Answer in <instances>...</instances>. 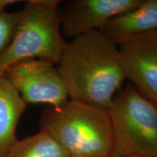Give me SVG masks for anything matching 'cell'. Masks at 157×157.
<instances>
[{
    "label": "cell",
    "instance_id": "cell-11",
    "mask_svg": "<svg viewBox=\"0 0 157 157\" xmlns=\"http://www.w3.org/2000/svg\"><path fill=\"white\" fill-rule=\"evenodd\" d=\"M21 12L0 13V54L10 42L18 23Z\"/></svg>",
    "mask_w": 157,
    "mask_h": 157
},
{
    "label": "cell",
    "instance_id": "cell-5",
    "mask_svg": "<svg viewBox=\"0 0 157 157\" xmlns=\"http://www.w3.org/2000/svg\"><path fill=\"white\" fill-rule=\"evenodd\" d=\"M27 104L57 106L68 100L64 83L53 63L29 59L10 66L3 74Z\"/></svg>",
    "mask_w": 157,
    "mask_h": 157
},
{
    "label": "cell",
    "instance_id": "cell-4",
    "mask_svg": "<svg viewBox=\"0 0 157 157\" xmlns=\"http://www.w3.org/2000/svg\"><path fill=\"white\" fill-rule=\"evenodd\" d=\"M113 135L112 157L157 156V105L128 83L107 108Z\"/></svg>",
    "mask_w": 157,
    "mask_h": 157
},
{
    "label": "cell",
    "instance_id": "cell-8",
    "mask_svg": "<svg viewBox=\"0 0 157 157\" xmlns=\"http://www.w3.org/2000/svg\"><path fill=\"white\" fill-rule=\"evenodd\" d=\"M157 30V0H143L140 6L109 21L101 31L117 46L137 35Z\"/></svg>",
    "mask_w": 157,
    "mask_h": 157
},
{
    "label": "cell",
    "instance_id": "cell-3",
    "mask_svg": "<svg viewBox=\"0 0 157 157\" xmlns=\"http://www.w3.org/2000/svg\"><path fill=\"white\" fill-rule=\"evenodd\" d=\"M58 0H29L21 10L14 35L0 54V76L29 59L58 64L66 42L62 36Z\"/></svg>",
    "mask_w": 157,
    "mask_h": 157
},
{
    "label": "cell",
    "instance_id": "cell-1",
    "mask_svg": "<svg viewBox=\"0 0 157 157\" xmlns=\"http://www.w3.org/2000/svg\"><path fill=\"white\" fill-rule=\"evenodd\" d=\"M57 65L68 99L106 109L126 79L119 48L100 31L66 42Z\"/></svg>",
    "mask_w": 157,
    "mask_h": 157
},
{
    "label": "cell",
    "instance_id": "cell-2",
    "mask_svg": "<svg viewBox=\"0 0 157 157\" xmlns=\"http://www.w3.org/2000/svg\"><path fill=\"white\" fill-rule=\"evenodd\" d=\"M39 124L69 157H112V129L106 109L68 99L43 109Z\"/></svg>",
    "mask_w": 157,
    "mask_h": 157
},
{
    "label": "cell",
    "instance_id": "cell-9",
    "mask_svg": "<svg viewBox=\"0 0 157 157\" xmlns=\"http://www.w3.org/2000/svg\"><path fill=\"white\" fill-rule=\"evenodd\" d=\"M27 103L4 76H0V157L17 140L16 127Z\"/></svg>",
    "mask_w": 157,
    "mask_h": 157
},
{
    "label": "cell",
    "instance_id": "cell-6",
    "mask_svg": "<svg viewBox=\"0 0 157 157\" xmlns=\"http://www.w3.org/2000/svg\"><path fill=\"white\" fill-rule=\"evenodd\" d=\"M143 0H69L58 9L61 32L74 39L94 31L123 13L135 9Z\"/></svg>",
    "mask_w": 157,
    "mask_h": 157
},
{
    "label": "cell",
    "instance_id": "cell-13",
    "mask_svg": "<svg viewBox=\"0 0 157 157\" xmlns=\"http://www.w3.org/2000/svg\"><path fill=\"white\" fill-rule=\"evenodd\" d=\"M124 157H157V156H124Z\"/></svg>",
    "mask_w": 157,
    "mask_h": 157
},
{
    "label": "cell",
    "instance_id": "cell-10",
    "mask_svg": "<svg viewBox=\"0 0 157 157\" xmlns=\"http://www.w3.org/2000/svg\"><path fill=\"white\" fill-rule=\"evenodd\" d=\"M4 157H69L66 151L43 130L14 143Z\"/></svg>",
    "mask_w": 157,
    "mask_h": 157
},
{
    "label": "cell",
    "instance_id": "cell-12",
    "mask_svg": "<svg viewBox=\"0 0 157 157\" xmlns=\"http://www.w3.org/2000/svg\"><path fill=\"white\" fill-rule=\"evenodd\" d=\"M17 2L18 1H16V0H0V13L5 12V9L7 6L13 5Z\"/></svg>",
    "mask_w": 157,
    "mask_h": 157
},
{
    "label": "cell",
    "instance_id": "cell-7",
    "mask_svg": "<svg viewBox=\"0 0 157 157\" xmlns=\"http://www.w3.org/2000/svg\"><path fill=\"white\" fill-rule=\"evenodd\" d=\"M118 48L125 78L157 105V30L132 37Z\"/></svg>",
    "mask_w": 157,
    "mask_h": 157
}]
</instances>
